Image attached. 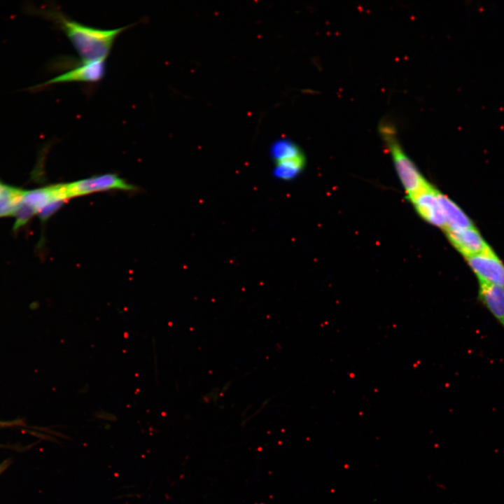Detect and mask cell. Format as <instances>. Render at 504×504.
Listing matches in <instances>:
<instances>
[{
    "mask_svg": "<svg viewBox=\"0 0 504 504\" xmlns=\"http://www.w3.org/2000/svg\"><path fill=\"white\" fill-rule=\"evenodd\" d=\"M26 10L52 22L68 38L83 62L105 59L118 36L130 26L102 29L76 22L57 8L27 6Z\"/></svg>",
    "mask_w": 504,
    "mask_h": 504,
    "instance_id": "6da1fadb",
    "label": "cell"
},
{
    "mask_svg": "<svg viewBox=\"0 0 504 504\" xmlns=\"http://www.w3.org/2000/svg\"><path fill=\"white\" fill-rule=\"evenodd\" d=\"M378 129L388 147L398 177L410 197L428 183L402 148L397 139L395 126L387 120L383 119L379 124Z\"/></svg>",
    "mask_w": 504,
    "mask_h": 504,
    "instance_id": "7a4b0ae2",
    "label": "cell"
},
{
    "mask_svg": "<svg viewBox=\"0 0 504 504\" xmlns=\"http://www.w3.org/2000/svg\"><path fill=\"white\" fill-rule=\"evenodd\" d=\"M274 162L273 174L277 179L291 181L297 178L304 166V157L300 148L290 140H279L271 148Z\"/></svg>",
    "mask_w": 504,
    "mask_h": 504,
    "instance_id": "3957f363",
    "label": "cell"
},
{
    "mask_svg": "<svg viewBox=\"0 0 504 504\" xmlns=\"http://www.w3.org/2000/svg\"><path fill=\"white\" fill-rule=\"evenodd\" d=\"M68 200L94 192L120 190L133 191L135 186L115 174H104L64 183Z\"/></svg>",
    "mask_w": 504,
    "mask_h": 504,
    "instance_id": "277c9868",
    "label": "cell"
},
{
    "mask_svg": "<svg viewBox=\"0 0 504 504\" xmlns=\"http://www.w3.org/2000/svg\"><path fill=\"white\" fill-rule=\"evenodd\" d=\"M106 60L81 62L78 66L43 83L29 88V90H39L54 84L80 82L94 83L100 81L105 76Z\"/></svg>",
    "mask_w": 504,
    "mask_h": 504,
    "instance_id": "5b68a950",
    "label": "cell"
},
{
    "mask_svg": "<svg viewBox=\"0 0 504 504\" xmlns=\"http://www.w3.org/2000/svg\"><path fill=\"white\" fill-rule=\"evenodd\" d=\"M465 260L478 281L504 288V264L492 249Z\"/></svg>",
    "mask_w": 504,
    "mask_h": 504,
    "instance_id": "8992f818",
    "label": "cell"
},
{
    "mask_svg": "<svg viewBox=\"0 0 504 504\" xmlns=\"http://www.w3.org/2000/svg\"><path fill=\"white\" fill-rule=\"evenodd\" d=\"M445 232L449 241L465 258L492 249L475 226L447 230Z\"/></svg>",
    "mask_w": 504,
    "mask_h": 504,
    "instance_id": "52a82bcc",
    "label": "cell"
},
{
    "mask_svg": "<svg viewBox=\"0 0 504 504\" xmlns=\"http://www.w3.org/2000/svg\"><path fill=\"white\" fill-rule=\"evenodd\" d=\"M438 190L429 183L409 197L420 216L436 227L445 229V222L438 198Z\"/></svg>",
    "mask_w": 504,
    "mask_h": 504,
    "instance_id": "ba28073f",
    "label": "cell"
},
{
    "mask_svg": "<svg viewBox=\"0 0 504 504\" xmlns=\"http://www.w3.org/2000/svg\"><path fill=\"white\" fill-rule=\"evenodd\" d=\"M67 200L64 183H57L26 190L22 202L38 214L42 209L52 204H64Z\"/></svg>",
    "mask_w": 504,
    "mask_h": 504,
    "instance_id": "9c48e42d",
    "label": "cell"
},
{
    "mask_svg": "<svg viewBox=\"0 0 504 504\" xmlns=\"http://www.w3.org/2000/svg\"><path fill=\"white\" fill-rule=\"evenodd\" d=\"M477 300L504 329V288L478 281Z\"/></svg>",
    "mask_w": 504,
    "mask_h": 504,
    "instance_id": "30bf717a",
    "label": "cell"
},
{
    "mask_svg": "<svg viewBox=\"0 0 504 504\" xmlns=\"http://www.w3.org/2000/svg\"><path fill=\"white\" fill-rule=\"evenodd\" d=\"M438 198L445 222L444 230L475 226L469 216L449 197L438 190Z\"/></svg>",
    "mask_w": 504,
    "mask_h": 504,
    "instance_id": "8fae6325",
    "label": "cell"
},
{
    "mask_svg": "<svg viewBox=\"0 0 504 504\" xmlns=\"http://www.w3.org/2000/svg\"><path fill=\"white\" fill-rule=\"evenodd\" d=\"M26 190L4 183L0 190V218L14 216L22 203Z\"/></svg>",
    "mask_w": 504,
    "mask_h": 504,
    "instance_id": "7c38bea8",
    "label": "cell"
},
{
    "mask_svg": "<svg viewBox=\"0 0 504 504\" xmlns=\"http://www.w3.org/2000/svg\"><path fill=\"white\" fill-rule=\"evenodd\" d=\"M34 215H36L34 211L22 202L14 216L15 219L13 230L17 231L27 225Z\"/></svg>",
    "mask_w": 504,
    "mask_h": 504,
    "instance_id": "4fadbf2b",
    "label": "cell"
},
{
    "mask_svg": "<svg viewBox=\"0 0 504 504\" xmlns=\"http://www.w3.org/2000/svg\"><path fill=\"white\" fill-rule=\"evenodd\" d=\"M3 184H4V183L0 180V190L1 189Z\"/></svg>",
    "mask_w": 504,
    "mask_h": 504,
    "instance_id": "5bb4252c",
    "label": "cell"
},
{
    "mask_svg": "<svg viewBox=\"0 0 504 504\" xmlns=\"http://www.w3.org/2000/svg\"><path fill=\"white\" fill-rule=\"evenodd\" d=\"M6 424V423H0V425H4V426H5Z\"/></svg>",
    "mask_w": 504,
    "mask_h": 504,
    "instance_id": "9a60e30c",
    "label": "cell"
}]
</instances>
